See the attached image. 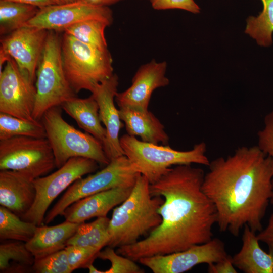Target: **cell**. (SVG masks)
<instances>
[{
  "label": "cell",
  "instance_id": "1",
  "mask_svg": "<svg viewBox=\"0 0 273 273\" xmlns=\"http://www.w3.org/2000/svg\"><path fill=\"white\" fill-rule=\"evenodd\" d=\"M204 172L191 165L170 168L150 184L153 196L164 201L158 209L162 221L148 237L118 247L116 252L134 261L186 250L210 241L217 223L214 205L202 189Z\"/></svg>",
  "mask_w": 273,
  "mask_h": 273
},
{
  "label": "cell",
  "instance_id": "2",
  "mask_svg": "<svg viewBox=\"0 0 273 273\" xmlns=\"http://www.w3.org/2000/svg\"><path fill=\"white\" fill-rule=\"evenodd\" d=\"M208 167L202 189L215 206L219 230L237 237L247 225L260 232L272 195L271 158L257 145L243 146Z\"/></svg>",
  "mask_w": 273,
  "mask_h": 273
},
{
  "label": "cell",
  "instance_id": "3",
  "mask_svg": "<svg viewBox=\"0 0 273 273\" xmlns=\"http://www.w3.org/2000/svg\"><path fill=\"white\" fill-rule=\"evenodd\" d=\"M163 201L161 196L151 195L149 181L141 174L128 196L113 209L107 246L115 248L133 244L158 226L162 221L158 209Z\"/></svg>",
  "mask_w": 273,
  "mask_h": 273
},
{
  "label": "cell",
  "instance_id": "4",
  "mask_svg": "<svg viewBox=\"0 0 273 273\" xmlns=\"http://www.w3.org/2000/svg\"><path fill=\"white\" fill-rule=\"evenodd\" d=\"M120 144L124 155L150 184L157 181L172 165L198 164L208 166L210 162L204 142L195 145L191 150L179 151L168 145L145 142L126 134L120 138Z\"/></svg>",
  "mask_w": 273,
  "mask_h": 273
},
{
  "label": "cell",
  "instance_id": "5",
  "mask_svg": "<svg viewBox=\"0 0 273 273\" xmlns=\"http://www.w3.org/2000/svg\"><path fill=\"white\" fill-rule=\"evenodd\" d=\"M63 65L66 78L75 93H91L113 73V59L108 50L84 43L64 33L61 39Z\"/></svg>",
  "mask_w": 273,
  "mask_h": 273
},
{
  "label": "cell",
  "instance_id": "6",
  "mask_svg": "<svg viewBox=\"0 0 273 273\" xmlns=\"http://www.w3.org/2000/svg\"><path fill=\"white\" fill-rule=\"evenodd\" d=\"M36 75V94L33 117L40 120L48 109L61 106L75 97L63 68L61 39L55 31L48 30Z\"/></svg>",
  "mask_w": 273,
  "mask_h": 273
},
{
  "label": "cell",
  "instance_id": "7",
  "mask_svg": "<svg viewBox=\"0 0 273 273\" xmlns=\"http://www.w3.org/2000/svg\"><path fill=\"white\" fill-rule=\"evenodd\" d=\"M59 107L48 109L41 119L54 154L56 167L60 168L74 157L87 158L100 164H108L110 160L102 142L67 123L62 117Z\"/></svg>",
  "mask_w": 273,
  "mask_h": 273
},
{
  "label": "cell",
  "instance_id": "8",
  "mask_svg": "<svg viewBox=\"0 0 273 273\" xmlns=\"http://www.w3.org/2000/svg\"><path fill=\"white\" fill-rule=\"evenodd\" d=\"M140 175L125 155L116 158L100 171L81 177L69 187L48 212L44 222L46 224L51 222L62 215L67 207L84 197L115 188L133 187Z\"/></svg>",
  "mask_w": 273,
  "mask_h": 273
},
{
  "label": "cell",
  "instance_id": "9",
  "mask_svg": "<svg viewBox=\"0 0 273 273\" xmlns=\"http://www.w3.org/2000/svg\"><path fill=\"white\" fill-rule=\"evenodd\" d=\"M56 167L47 138L16 136L0 140V170L19 172L34 180Z\"/></svg>",
  "mask_w": 273,
  "mask_h": 273
},
{
  "label": "cell",
  "instance_id": "10",
  "mask_svg": "<svg viewBox=\"0 0 273 273\" xmlns=\"http://www.w3.org/2000/svg\"><path fill=\"white\" fill-rule=\"evenodd\" d=\"M96 161L84 157L69 159L54 172L35 179L34 202L29 210L21 218L37 226L44 222L47 211L53 201L64 190L84 175L95 172L98 168Z\"/></svg>",
  "mask_w": 273,
  "mask_h": 273
},
{
  "label": "cell",
  "instance_id": "11",
  "mask_svg": "<svg viewBox=\"0 0 273 273\" xmlns=\"http://www.w3.org/2000/svg\"><path fill=\"white\" fill-rule=\"evenodd\" d=\"M36 94L34 82L9 58L0 71V112L28 121L37 120L33 117Z\"/></svg>",
  "mask_w": 273,
  "mask_h": 273
},
{
  "label": "cell",
  "instance_id": "12",
  "mask_svg": "<svg viewBox=\"0 0 273 273\" xmlns=\"http://www.w3.org/2000/svg\"><path fill=\"white\" fill-rule=\"evenodd\" d=\"M48 30L24 26L1 40L0 68L9 58L33 82L44 48Z\"/></svg>",
  "mask_w": 273,
  "mask_h": 273
},
{
  "label": "cell",
  "instance_id": "13",
  "mask_svg": "<svg viewBox=\"0 0 273 273\" xmlns=\"http://www.w3.org/2000/svg\"><path fill=\"white\" fill-rule=\"evenodd\" d=\"M88 20H102L111 25L113 22L112 12L108 6L95 5L79 0L40 8L36 15L24 26L59 31Z\"/></svg>",
  "mask_w": 273,
  "mask_h": 273
},
{
  "label": "cell",
  "instance_id": "14",
  "mask_svg": "<svg viewBox=\"0 0 273 273\" xmlns=\"http://www.w3.org/2000/svg\"><path fill=\"white\" fill-rule=\"evenodd\" d=\"M228 255L224 242L213 238L208 242L181 251L144 257L138 261L154 273H183L200 264L218 262Z\"/></svg>",
  "mask_w": 273,
  "mask_h": 273
},
{
  "label": "cell",
  "instance_id": "15",
  "mask_svg": "<svg viewBox=\"0 0 273 273\" xmlns=\"http://www.w3.org/2000/svg\"><path fill=\"white\" fill-rule=\"evenodd\" d=\"M167 63L155 59L141 66L134 75L131 85L125 90L117 93L115 100L120 108L141 111L148 110L152 93L169 83L166 76Z\"/></svg>",
  "mask_w": 273,
  "mask_h": 273
},
{
  "label": "cell",
  "instance_id": "16",
  "mask_svg": "<svg viewBox=\"0 0 273 273\" xmlns=\"http://www.w3.org/2000/svg\"><path fill=\"white\" fill-rule=\"evenodd\" d=\"M118 84V77L114 73L110 78L97 85L92 92L99 105L100 121L106 130L103 148L110 161L124 155L119 136V132L124 125L119 109L116 108L114 104Z\"/></svg>",
  "mask_w": 273,
  "mask_h": 273
},
{
  "label": "cell",
  "instance_id": "17",
  "mask_svg": "<svg viewBox=\"0 0 273 273\" xmlns=\"http://www.w3.org/2000/svg\"><path fill=\"white\" fill-rule=\"evenodd\" d=\"M132 188H115L84 197L67 207L62 215L66 221L77 223L107 216L113 208L126 199Z\"/></svg>",
  "mask_w": 273,
  "mask_h": 273
},
{
  "label": "cell",
  "instance_id": "18",
  "mask_svg": "<svg viewBox=\"0 0 273 273\" xmlns=\"http://www.w3.org/2000/svg\"><path fill=\"white\" fill-rule=\"evenodd\" d=\"M35 196L33 180L16 171L1 170V206L21 217L31 208Z\"/></svg>",
  "mask_w": 273,
  "mask_h": 273
},
{
  "label": "cell",
  "instance_id": "19",
  "mask_svg": "<svg viewBox=\"0 0 273 273\" xmlns=\"http://www.w3.org/2000/svg\"><path fill=\"white\" fill-rule=\"evenodd\" d=\"M120 117L124 122L127 134L138 136L142 141L168 145L169 138L160 121L151 111L132 108H119Z\"/></svg>",
  "mask_w": 273,
  "mask_h": 273
},
{
  "label": "cell",
  "instance_id": "20",
  "mask_svg": "<svg viewBox=\"0 0 273 273\" xmlns=\"http://www.w3.org/2000/svg\"><path fill=\"white\" fill-rule=\"evenodd\" d=\"M239 251L232 256L234 266L245 273H273V256L260 246L256 232L245 225Z\"/></svg>",
  "mask_w": 273,
  "mask_h": 273
},
{
  "label": "cell",
  "instance_id": "21",
  "mask_svg": "<svg viewBox=\"0 0 273 273\" xmlns=\"http://www.w3.org/2000/svg\"><path fill=\"white\" fill-rule=\"evenodd\" d=\"M79 224L65 220L53 226H37L33 237L26 243V247L35 259L64 249Z\"/></svg>",
  "mask_w": 273,
  "mask_h": 273
},
{
  "label": "cell",
  "instance_id": "22",
  "mask_svg": "<svg viewBox=\"0 0 273 273\" xmlns=\"http://www.w3.org/2000/svg\"><path fill=\"white\" fill-rule=\"evenodd\" d=\"M61 107L80 128L101 141L103 145L106 130L102 125L99 105L92 95L85 99L75 97L62 104Z\"/></svg>",
  "mask_w": 273,
  "mask_h": 273
},
{
  "label": "cell",
  "instance_id": "23",
  "mask_svg": "<svg viewBox=\"0 0 273 273\" xmlns=\"http://www.w3.org/2000/svg\"><path fill=\"white\" fill-rule=\"evenodd\" d=\"M35 258L26 243L4 240L0 244V271L7 273H24L33 271Z\"/></svg>",
  "mask_w": 273,
  "mask_h": 273
},
{
  "label": "cell",
  "instance_id": "24",
  "mask_svg": "<svg viewBox=\"0 0 273 273\" xmlns=\"http://www.w3.org/2000/svg\"><path fill=\"white\" fill-rule=\"evenodd\" d=\"M107 216L97 218L94 221L79 223L76 231L67 242L68 245L92 248L101 251L109 241Z\"/></svg>",
  "mask_w": 273,
  "mask_h": 273
},
{
  "label": "cell",
  "instance_id": "25",
  "mask_svg": "<svg viewBox=\"0 0 273 273\" xmlns=\"http://www.w3.org/2000/svg\"><path fill=\"white\" fill-rule=\"evenodd\" d=\"M36 6L13 1L0 0V33H10L24 26L39 11Z\"/></svg>",
  "mask_w": 273,
  "mask_h": 273
},
{
  "label": "cell",
  "instance_id": "26",
  "mask_svg": "<svg viewBox=\"0 0 273 273\" xmlns=\"http://www.w3.org/2000/svg\"><path fill=\"white\" fill-rule=\"evenodd\" d=\"M37 225L23 220L6 208L0 206L1 240L28 242L34 236Z\"/></svg>",
  "mask_w": 273,
  "mask_h": 273
},
{
  "label": "cell",
  "instance_id": "27",
  "mask_svg": "<svg viewBox=\"0 0 273 273\" xmlns=\"http://www.w3.org/2000/svg\"><path fill=\"white\" fill-rule=\"evenodd\" d=\"M261 1L263 10L257 16L247 18L245 33L259 46L267 47L272 43L273 0Z\"/></svg>",
  "mask_w": 273,
  "mask_h": 273
},
{
  "label": "cell",
  "instance_id": "28",
  "mask_svg": "<svg viewBox=\"0 0 273 273\" xmlns=\"http://www.w3.org/2000/svg\"><path fill=\"white\" fill-rule=\"evenodd\" d=\"M110 24L100 20H88L66 28L64 33L79 41L101 50H108L105 37V28Z\"/></svg>",
  "mask_w": 273,
  "mask_h": 273
},
{
  "label": "cell",
  "instance_id": "29",
  "mask_svg": "<svg viewBox=\"0 0 273 273\" xmlns=\"http://www.w3.org/2000/svg\"><path fill=\"white\" fill-rule=\"evenodd\" d=\"M16 136L46 138V132L39 120L28 121L0 112V140Z\"/></svg>",
  "mask_w": 273,
  "mask_h": 273
},
{
  "label": "cell",
  "instance_id": "30",
  "mask_svg": "<svg viewBox=\"0 0 273 273\" xmlns=\"http://www.w3.org/2000/svg\"><path fill=\"white\" fill-rule=\"evenodd\" d=\"M36 273H71L65 249L35 259L32 266Z\"/></svg>",
  "mask_w": 273,
  "mask_h": 273
},
{
  "label": "cell",
  "instance_id": "31",
  "mask_svg": "<svg viewBox=\"0 0 273 273\" xmlns=\"http://www.w3.org/2000/svg\"><path fill=\"white\" fill-rule=\"evenodd\" d=\"M98 257L103 260H108L111 263L110 267L102 273H142L144 271L134 261L115 251L114 248L107 246L100 251Z\"/></svg>",
  "mask_w": 273,
  "mask_h": 273
},
{
  "label": "cell",
  "instance_id": "32",
  "mask_svg": "<svg viewBox=\"0 0 273 273\" xmlns=\"http://www.w3.org/2000/svg\"><path fill=\"white\" fill-rule=\"evenodd\" d=\"M65 249L72 272L78 268H87L98 257L100 251L92 248L74 245H68Z\"/></svg>",
  "mask_w": 273,
  "mask_h": 273
},
{
  "label": "cell",
  "instance_id": "33",
  "mask_svg": "<svg viewBox=\"0 0 273 273\" xmlns=\"http://www.w3.org/2000/svg\"><path fill=\"white\" fill-rule=\"evenodd\" d=\"M258 147L272 161L273 167V110L264 119V125L257 133Z\"/></svg>",
  "mask_w": 273,
  "mask_h": 273
},
{
  "label": "cell",
  "instance_id": "34",
  "mask_svg": "<svg viewBox=\"0 0 273 273\" xmlns=\"http://www.w3.org/2000/svg\"><path fill=\"white\" fill-rule=\"evenodd\" d=\"M152 8L157 10L181 9L197 14L200 8L194 0H150Z\"/></svg>",
  "mask_w": 273,
  "mask_h": 273
},
{
  "label": "cell",
  "instance_id": "35",
  "mask_svg": "<svg viewBox=\"0 0 273 273\" xmlns=\"http://www.w3.org/2000/svg\"><path fill=\"white\" fill-rule=\"evenodd\" d=\"M209 273H237L236 268L234 266L232 256L228 255L224 259L208 265Z\"/></svg>",
  "mask_w": 273,
  "mask_h": 273
},
{
  "label": "cell",
  "instance_id": "36",
  "mask_svg": "<svg viewBox=\"0 0 273 273\" xmlns=\"http://www.w3.org/2000/svg\"><path fill=\"white\" fill-rule=\"evenodd\" d=\"M257 237L260 242L267 245L268 252L273 256V213L270 216L266 226L259 232Z\"/></svg>",
  "mask_w": 273,
  "mask_h": 273
},
{
  "label": "cell",
  "instance_id": "37",
  "mask_svg": "<svg viewBox=\"0 0 273 273\" xmlns=\"http://www.w3.org/2000/svg\"><path fill=\"white\" fill-rule=\"evenodd\" d=\"M33 5L39 8L50 5L61 4L59 0H5Z\"/></svg>",
  "mask_w": 273,
  "mask_h": 273
},
{
  "label": "cell",
  "instance_id": "38",
  "mask_svg": "<svg viewBox=\"0 0 273 273\" xmlns=\"http://www.w3.org/2000/svg\"><path fill=\"white\" fill-rule=\"evenodd\" d=\"M61 4H65L76 2L79 0H59Z\"/></svg>",
  "mask_w": 273,
  "mask_h": 273
},
{
  "label": "cell",
  "instance_id": "39",
  "mask_svg": "<svg viewBox=\"0 0 273 273\" xmlns=\"http://www.w3.org/2000/svg\"><path fill=\"white\" fill-rule=\"evenodd\" d=\"M270 203L273 206V177L272 179V195L270 198Z\"/></svg>",
  "mask_w": 273,
  "mask_h": 273
},
{
  "label": "cell",
  "instance_id": "40",
  "mask_svg": "<svg viewBox=\"0 0 273 273\" xmlns=\"http://www.w3.org/2000/svg\"><path fill=\"white\" fill-rule=\"evenodd\" d=\"M121 1V0H111V3L112 4L118 2L119 1Z\"/></svg>",
  "mask_w": 273,
  "mask_h": 273
}]
</instances>
